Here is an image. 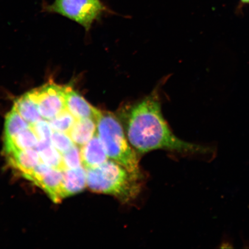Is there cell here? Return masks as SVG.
Instances as JSON below:
<instances>
[{
  "mask_svg": "<svg viewBox=\"0 0 249 249\" xmlns=\"http://www.w3.org/2000/svg\"><path fill=\"white\" fill-rule=\"evenodd\" d=\"M119 119L130 145L138 154L163 149L180 154L209 156L213 159L216 156V145L186 142L171 132L155 93L124 109Z\"/></svg>",
  "mask_w": 249,
  "mask_h": 249,
  "instance_id": "6da1fadb",
  "label": "cell"
},
{
  "mask_svg": "<svg viewBox=\"0 0 249 249\" xmlns=\"http://www.w3.org/2000/svg\"><path fill=\"white\" fill-rule=\"evenodd\" d=\"M86 170L87 186L91 191L113 196L121 203H130L141 192L142 180L113 160Z\"/></svg>",
  "mask_w": 249,
  "mask_h": 249,
  "instance_id": "7a4b0ae2",
  "label": "cell"
},
{
  "mask_svg": "<svg viewBox=\"0 0 249 249\" xmlns=\"http://www.w3.org/2000/svg\"><path fill=\"white\" fill-rule=\"evenodd\" d=\"M96 124L98 135L108 157L142 180L139 154L130 145L119 118L110 112L101 111Z\"/></svg>",
  "mask_w": 249,
  "mask_h": 249,
  "instance_id": "3957f363",
  "label": "cell"
},
{
  "mask_svg": "<svg viewBox=\"0 0 249 249\" xmlns=\"http://www.w3.org/2000/svg\"><path fill=\"white\" fill-rule=\"evenodd\" d=\"M45 11L76 21L88 31L105 10L101 0H55L45 5Z\"/></svg>",
  "mask_w": 249,
  "mask_h": 249,
  "instance_id": "277c9868",
  "label": "cell"
},
{
  "mask_svg": "<svg viewBox=\"0 0 249 249\" xmlns=\"http://www.w3.org/2000/svg\"><path fill=\"white\" fill-rule=\"evenodd\" d=\"M67 86L50 82L29 91L43 120L50 121L66 109Z\"/></svg>",
  "mask_w": 249,
  "mask_h": 249,
  "instance_id": "5b68a950",
  "label": "cell"
},
{
  "mask_svg": "<svg viewBox=\"0 0 249 249\" xmlns=\"http://www.w3.org/2000/svg\"><path fill=\"white\" fill-rule=\"evenodd\" d=\"M23 177L44 190L54 202H60L64 198L62 194L63 171L53 169L41 162L31 172Z\"/></svg>",
  "mask_w": 249,
  "mask_h": 249,
  "instance_id": "8992f818",
  "label": "cell"
},
{
  "mask_svg": "<svg viewBox=\"0 0 249 249\" xmlns=\"http://www.w3.org/2000/svg\"><path fill=\"white\" fill-rule=\"evenodd\" d=\"M66 107L76 118H92L97 121L101 110L92 107L79 93L74 91L70 86H67L66 91Z\"/></svg>",
  "mask_w": 249,
  "mask_h": 249,
  "instance_id": "52a82bcc",
  "label": "cell"
},
{
  "mask_svg": "<svg viewBox=\"0 0 249 249\" xmlns=\"http://www.w3.org/2000/svg\"><path fill=\"white\" fill-rule=\"evenodd\" d=\"M4 154L9 164L19 171L23 176L31 172L41 163L38 152L34 148L26 150L14 149Z\"/></svg>",
  "mask_w": 249,
  "mask_h": 249,
  "instance_id": "ba28073f",
  "label": "cell"
},
{
  "mask_svg": "<svg viewBox=\"0 0 249 249\" xmlns=\"http://www.w3.org/2000/svg\"><path fill=\"white\" fill-rule=\"evenodd\" d=\"M83 166L89 169L100 166L108 160V156L97 132L88 142L81 147Z\"/></svg>",
  "mask_w": 249,
  "mask_h": 249,
  "instance_id": "9c48e42d",
  "label": "cell"
},
{
  "mask_svg": "<svg viewBox=\"0 0 249 249\" xmlns=\"http://www.w3.org/2000/svg\"><path fill=\"white\" fill-rule=\"evenodd\" d=\"M87 185V170L83 166L73 169L63 170L62 194L64 198L75 195Z\"/></svg>",
  "mask_w": 249,
  "mask_h": 249,
  "instance_id": "30bf717a",
  "label": "cell"
},
{
  "mask_svg": "<svg viewBox=\"0 0 249 249\" xmlns=\"http://www.w3.org/2000/svg\"><path fill=\"white\" fill-rule=\"evenodd\" d=\"M97 132L96 121L92 118L77 120L68 135L80 147L88 142Z\"/></svg>",
  "mask_w": 249,
  "mask_h": 249,
  "instance_id": "8fae6325",
  "label": "cell"
},
{
  "mask_svg": "<svg viewBox=\"0 0 249 249\" xmlns=\"http://www.w3.org/2000/svg\"><path fill=\"white\" fill-rule=\"evenodd\" d=\"M14 107L30 125L41 120L39 111L29 92L15 99Z\"/></svg>",
  "mask_w": 249,
  "mask_h": 249,
  "instance_id": "7c38bea8",
  "label": "cell"
},
{
  "mask_svg": "<svg viewBox=\"0 0 249 249\" xmlns=\"http://www.w3.org/2000/svg\"><path fill=\"white\" fill-rule=\"evenodd\" d=\"M30 124L25 121L13 107L6 115L4 125V141L13 139L18 133L29 128Z\"/></svg>",
  "mask_w": 249,
  "mask_h": 249,
  "instance_id": "4fadbf2b",
  "label": "cell"
},
{
  "mask_svg": "<svg viewBox=\"0 0 249 249\" xmlns=\"http://www.w3.org/2000/svg\"><path fill=\"white\" fill-rule=\"evenodd\" d=\"M39 140L31 128L23 130L9 140H5L4 148H14L18 150H26L36 147Z\"/></svg>",
  "mask_w": 249,
  "mask_h": 249,
  "instance_id": "5bb4252c",
  "label": "cell"
},
{
  "mask_svg": "<svg viewBox=\"0 0 249 249\" xmlns=\"http://www.w3.org/2000/svg\"><path fill=\"white\" fill-rule=\"evenodd\" d=\"M41 162L53 169L63 171L62 155L52 144L38 152Z\"/></svg>",
  "mask_w": 249,
  "mask_h": 249,
  "instance_id": "9a60e30c",
  "label": "cell"
},
{
  "mask_svg": "<svg viewBox=\"0 0 249 249\" xmlns=\"http://www.w3.org/2000/svg\"><path fill=\"white\" fill-rule=\"evenodd\" d=\"M76 120V118L66 108L49 122L54 131L68 134Z\"/></svg>",
  "mask_w": 249,
  "mask_h": 249,
  "instance_id": "2e32d148",
  "label": "cell"
},
{
  "mask_svg": "<svg viewBox=\"0 0 249 249\" xmlns=\"http://www.w3.org/2000/svg\"><path fill=\"white\" fill-rule=\"evenodd\" d=\"M62 155L63 170L73 169L83 166L81 147L74 144L70 150Z\"/></svg>",
  "mask_w": 249,
  "mask_h": 249,
  "instance_id": "e0dca14e",
  "label": "cell"
},
{
  "mask_svg": "<svg viewBox=\"0 0 249 249\" xmlns=\"http://www.w3.org/2000/svg\"><path fill=\"white\" fill-rule=\"evenodd\" d=\"M51 142L52 145L62 154L70 150L74 144L68 133L54 130L52 134Z\"/></svg>",
  "mask_w": 249,
  "mask_h": 249,
  "instance_id": "ac0fdd59",
  "label": "cell"
},
{
  "mask_svg": "<svg viewBox=\"0 0 249 249\" xmlns=\"http://www.w3.org/2000/svg\"><path fill=\"white\" fill-rule=\"evenodd\" d=\"M30 126L35 132L39 141L51 140L53 130L49 121L41 120L31 124Z\"/></svg>",
  "mask_w": 249,
  "mask_h": 249,
  "instance_id": "d6986e66",
  "label": "cell"
},
{
  "mask_svg": "<svg viewBox=\"0 0 249 249\" xmlns=\"http://www.w3.org/2000/svg\"><path fill=\"white\" fill-rule=\"evenodd\" d=\"M218 248L220 249H234V244L231 236L226 233L224 234Z\"/></svg>",
  "mask_w": 249,
  "mask_h": 249,
  "instance_id": "ffe728a7",
  "label": "cell"
},
{
  "mask_svg": "<svg viewBox=\"0 0 249 249\" xmlns=\"http://www.w3.org/2000/svg\"><path fill=\"white\" fill-rule=\"evenodd\" d=\"M242 2L245 3V4H249V0H241Z\"/></svg>",
  "mask_w": 249,
  "mask_h": 249,
  "instance_id": "44dd1931",
  "label": "cell"
}]
</instances>
